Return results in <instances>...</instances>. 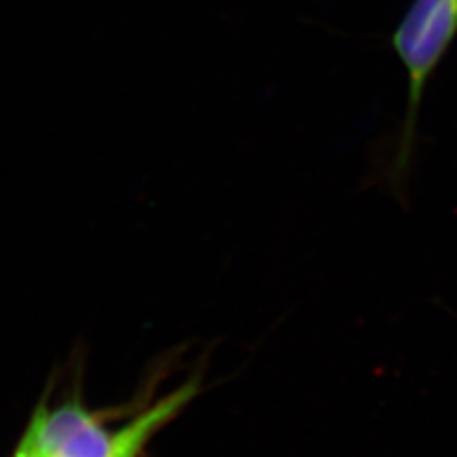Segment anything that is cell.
Returning a JSON list of instances; mask_svg holds the SVG:
<instances>
[{"mask_svg":"<svg viewBox=\"0 0 457 457\" xmlns=\"http://www.w3.org/2000/svg\"><path fill=\"white\" fill-rule=\"evenodd\" d=\"M457 37V0H411L391 37V46L406 71V109L383 159L381 185L398 200L408 196L416 162L420 109L427 84Z\"/></svg>","mask_w":457,"mask_h":457,"instance_id":"6da1fadb","label":"cell"},{"mask_svg":"<svg viewBox=\"0 0 457 457\" xmlns=\"http://www.w3.org/2000/svg\"><path fill=\"white\" fill-rule=\"evenodd\" d=\"M21 440L40 457H111L117 431H109L102 416L86 408L79 396L57 406L45 398Z\"/></svg>","mask_w":457,"mask_h":457,"instance_id":"7a4b0ae2","label":"cell"},{"mask_svg":"<svg viewBox=\"0 0 457 457\" xmlns=\"http://www.w3.org/2000/svg\"><path fill=\"white\" fill-rule=\"evenodd\" d=\"M198 395V383L187 381L176 391L162 396L161 400L141 411L139 416L128 421L117 431V440H114V450L111 457H141L145 453L149 442L159 435L166 425L174 421L179 413L187 408L195 396ZM12 457H38L25 442L20 440L18 448L13 450Z\"/></svg>","mask_w":457,"mask_h":457,"instance_id":"3957f363","label":"cell"}]
</instances>
